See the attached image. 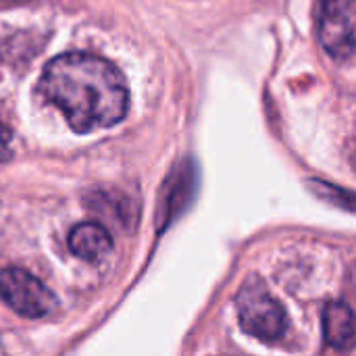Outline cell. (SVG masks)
<instances>
[{
	"instance_id": "277c9868",
	"label": "cell",
	"mask_w": 356,
	"mask_h": 356,
	"mask_svg": "<svg viewBox=\"0 0 356 356\" xmlns=\"http://www.w3.org/2000/svg\"><path fill=\"white\" fill-rule=\"evenodd\" d=\"M319 38L334 58H348L356 48L353 8L348 0H325L319 21Z\"/></svg>"
},
{
	"instance_id": "5b68a950",
	"label": "cell",
	"mask_w": 356,
	"mask_h": 356,
	"mask_svg": "<svg viewBox=\"0 0 356 356\" xmlns=\"http://www.w3.org/2000/svg\"><path fill=\"white\" fill-rule=\"evenodd\" d=\"M325 340L336 350H350L356 346V315L344 302H332L323 313Z\"/></svg>"
},
{
	"instance_id": "3957f363",
	"label": "cell",
	"mask_w": 356,
	"mask_h": 356,
	"mask_svg": "<svg viewBox=\"0 0 356 356\" xmlns=\"http://www.w3.org/2000/svg\"><path fill=\"white\" fill-rule=\"evenodd\" d=\"M0 298L17 315L27 319L46 317L56 307V296L38 277L19 267L0 271Z\"/></svg>"
},
{
	"instance_id": "6da1fadb",
	"label": "cell",
	"mask_w": 356,
	"mask_h": 356,
	"mask_svg": "<svg viewBox=\"0 0 356 356\" xmlns=\"http://www.w3.org/2000/svg\"><path fill=\"white\" fill-rule=\"evenodd\" d=\"M38 88L79 134L113 127L127 115L125 77L113 63L94 54H58L46 65Z\"/></svg>"
},
{
	"instance_id": "8992f818",
	"label": "cell",
	"mask_w": 356,
	"mask_h": 356,
	"mask_svg": "<svg viewBox=\"0 0 356 356\" xmlns=\"http://www.w3.org/2000/svg\"><path fill=\"white\" fill-rule=\"evenodd\" d=\"M113 248L111 234L100 223H79L69 234V250L83 261H98Z\"/></svg>"
},
{
	"instance_id": "52a82bcc",
	"label": "cell",
	"mask_w": 356,
	"mask_h": 356,
	"mask_svg": "<svg viewBox=\"0 0 356 356\" xmlns=\"http://www.w3.org/2000/svg\"><path fill=\"white\" fill-rule=\"evenodd\" d=\"M192 179H194V171L190 169L175 171V175H171L163 194L165 198L161 202V217H159L161 225H167V221L184 209L192 192Z\"/></svg>"
},
{
	"instance_id": "ba28073f",
	"label": "cell",
	"mask_w": 356,
	"mask_h": 356,
	"mask_svg": "<svg viewBox=\"0 0 356 356\" xmlns=\"http://www.w3.org/2000/svg\"><path fill=\"white\" fill-rule=\"evenodd\" d=\"M10 140H13V136H10V131H8V127H4V125L0 123V163H4V161H8V159L13 156Z\"/></svg>"
},
{
	"instance_id": "9c48e42d",
	"label": "cell",
	"mask_w": 356,
	"mask_h": 356,
	"mask_svg": "<svg viewBox=\"0 0 356 356\" xmlns=\"http://www.w3.org/2000/svg\"><path fill=\"white\" fill-rule=\"evenodd\" d=\"M348 4H350V8H353V13L356 15V0H348Z\"/></svg>"
},
{
	"instance_id": "7a4b0ae2",
	"label": "cell",
	"mask_w": 356,
	"mask_h": 356,
	"mask_svg": "<svg viewBox=\"0 0 356 356\" xmlns=\"http://www.w3.org/2000/svg\"><path fill=\"white\" fill-rule=\"evenodd\" d=\"M236 311L240 325L246 334L273 342L288 330V317L284 307L269 294L261 277H248L236 294Z\"/></svg>"
},
{
	"instance_id": "30bf717a",
	"label": "cell",
	"mask_w": 356,
	"mask_h": 356,
	"mask_svg": "<svg viewBox=\"0 0 356 356\" xmlns=\"http://www.w3.org/2000/svg\"><path fill=\"white\" fill-rule=\"evenodd\" d=\"M8 2H15V0H8Z\"/></svg>"
}]
</instances>
